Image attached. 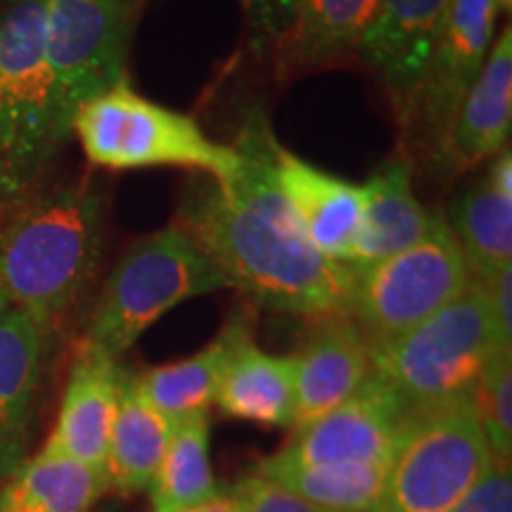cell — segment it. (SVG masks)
Segmentation results:
<instances>
[{
  "instance_id": "19",
  "label": "cell",
  "mask_w": 512,
  "mask_h": 512,
  "mask_svg": "<svg viewBox=\"0 0 512 512\" xmlns=\"http://www.w3.org/2000/svg\"><path fill=\"white\" fill-rule=\"evenodd\" d=\"M171 432L174 422L140 394L133 373L121 368L117 413H114L110 446L102 467L107 489L128 496L150 489L169 448Z\"/></svg>"
},
{
  "instance_id": "30",
  "label": "cell",
  "mask_w": 512,
  "mask_h": 512,
  "mask_svg": "<svg viewBox=\"0 0 512 512\" xmlns=\"http://www.w3.org/2000/svg\"><path fill=\"white\" fill-rule=\"evenodd\" d=\"M448 512H512L510 465L496 460L494 467Z\"/></svg>"
},
{
  "instance_id": "2",
  "label": "cell",
  "mask_w": 512,
  "mask_h": 512,
  "mask_svg": "<svg viewBox=\"0 0 512 512\" xmlns=\"http://www.w3.org/2000/svg\"><path fill=\"white\" fill-rule=\"evenodd\" d=\"M102 240L105 204L88 185L57 188L24 207L0 233V283L10 309L48 332L91 287Z\"/></svg>"
},
{
  "instance_id": "20",
  "label": "cell",
  "mask_w": 512,
  "mask_h": 512,
  "mask_svg": "<svg viewBox=\"0 0 512 512\" xmlns=\"http://www.w3.org/2000/svg\"><path fill=\"white\" fill-rule=\"evenodd\" d=\"M249 335H252V328H249L247 316L235 313L219 335L197 354L133 375L140 394L171 422L209 413L230 356Z\"/></svg>"
},
{
  "instance_id": "33",
  "label": "cell",
  "mask_w": 512,
  "mask_h": 512,
  "mask_svg": "<svg viewBox=\"0 0 512 512\" xmlns=\"http://www.w3.org/2000/svg\"><path fill=\"white\" fill-rule=\"evenodd\" d=\"M181 512H242V503L235 491H230V494H221L219 491V494L209 498V501L192 505V508L181 510Z\"/></svg>"
},
{
  "instance_id": "5",
  "label": "cell",
  "mask_w": 512,
  "mask_h": 512,
  "mask_svg": "<svg viewBox=\"0 0 512 512\" xmlns=\"http://www.w3.org/2000/svg\"><path fill=\"white\" fill-rule=\"evenodd\" d=\"M72 133L88 162L110 171L176 166L226 183L242 166L235 147L211 140L188 114L136 93L128 79L83 102L72 117Z\"/></svg>"
},
{
  "instance_id": "8",
  "label": "cell",
  "mask_w": 512,
  "mask_h": 512,
  "mask_svg": "<svg viewBox=\"0 0 512 512\" xmlns=\"http://www.w3.org/2000/svg\"><path fill=\"white\" fill-rule=\"evenodd\" d=\"M354 273L349 318L380 347L434 316L470 285L465 256L441 214L420 242Z\"/></svg>"
},
{
  "instance_id": "11",
  "label": "cell",
  "mask_w": 512,
  "mask_h": 512,
  "mask_svg": "<svg viewBox=\"0 0 512 512\" xmlns=\"http://www.w3.org/2000/svg\"><path fill=\"white\" fill-rule=\"evenodd\" d=\"M411 415L377 377L323 418L294 432L278 453L261 460L278 467H316L339 463H389Z\"/></svg>"
},
{
  "instance_id": "22",
  "label": "cell",
  "mask_w": 512,
  "mask_h": 512,
  "mask_svg": "<svg viewBox=\"0 0 512 512\" xmlns=\"http://www.w3.org/2000/svg\"><path fill=\"white\" fill-rule=\"evenodd\" d=\"M105 491L98 467L41 451L5 479L0 512H88Z\"/></svg>"
},
{
  "instance_id": "18",
  "label": "cell",
  "mask_w": 512,
  "mask_h": 512,
  "mask_svg": "<svg viewBox=\"0 0 512 512\" xmlns=\"http://www.w3.org/2000/svg\"><path fill=\"white\" fill-rule=\"evenodd\" d=\"M432 221L434 214L422 207L413 192L411 166L401 159L384 162L363 183L361 223L347 268L361 271L413 247L425 238Z\"/></svg>"
},
{
  "instance_id": "4",
  "label": "cell",
  "mask_w": 512,
  "mask_h": 512,
  "mask_svg": "<svg viewBox=\"0 0 512 512\" xmlns=\"http://www.w3.org/2000/svg\"><path fill=\"white\" fill-rule=\"evenodd\" d=\"M230 283L181 228L166 226L126 249L107 275L83 347L119 361L178 304Z\"/></svg>"
},
{
  "instance_id": "16",
  "label": "cell",
  "mask_w": 512,
  "mask_h": 512,
  "mask_svg": "<svg viewBox=\"0 0 512 512\" xmlns=\"http://www.w3.org/2000/svg\"><path fill=\"white\" fill-rule=\"evenodd\" d=\"M512 128V31L491 43L477 81L460 105L441 169H470L505 150Z\"/></svg>"
},
{
  "instance_id": "31",
  "label": "cell",
  "mask_w": 512,
  "mask_h": 512,
  "mask_svg": "<svg viewBox=\"0 0 512 512\" xmlns=\"http://www.w3.org/2000/svg\"><path fill=\"white\" fill-rule=\"evenodd\" d=\"M479 283L484 285L486 299H489L498 342L503 349L512 351V266L494 273L491 278L479 280Z\"/></svg>"
},
{
  "instance_id": "26",
  "label": "cell",
  "mask_w": 512,
  "mask_h": 512,
  "mask_svg": "<svg viewBox=\"0 0 512 512\" xmlns=\"http://www.w3.org/2000/svg\"><path fill=\"white\" fill-rule=\"evenodd\" d=\"M389 463H339L316 467L256 465V475L292 491L325 512H375Z\"/></svg>"
},
{
  "instance_id": "29",
  "label": "cell",
  "mask_w": 512,
  "mask_h": 512,
  "mask_svg": "<svg viewBox=\"0 0 512 512\" xmlns=\"http://www.w3.org/2000/svg\"><path fill=\"white\" fill-rule=\"evenodd\" d=\"M233 491L240 498L242 512H325L256 472L242 479Z\"/></svg>"
},
{
  "instance_id": "23",
  "label": "cell",
  "mask_w": 512,
  "mask_h": 512,
  "mask_svg": "<svg viewBox=\"0 0 512 512\" xmlns=\"http://www.w3.org/2000/svg\"><path fill=\"white\" fill-rule=\"evenodd\" d=\"M377 0H294L283 50L294 64L320 67L358 53Z\"/></svg>"
},
{
  "instance_id": "21",
  "label": "cell",
  "mask_w": 512,
  "mask_h": 512,
  "mask_svg": "<svg viewBox=\"0 0 512 512\" xmlns=\"http://www.w3.org/2000/svg\"><path fill=\"white\" fill-rule=\"evenodd\" d=\"M294 373V356L268 354L249 335L230 356L214 403L228 418L292 430Z\"/></svg>"
},
{
  "instance_id": "28",
  "label": "cell",
  "mask_w": 512,
  "mask_h": 512,
  "mask_svg": "<svg viewBox=\"0 0 512 512\" xmlns=\"http://www.w3.org/2000/svg\"><path fill=\"white\" fill-rule=\"evenodd\" d=\"M249 27V36L256 48H283L290 34L294 0H240Z\"/></svg>"
},
{
  "instance_id": "25",
  "label": "cell",
  "mask_w": 512,
  "mask_h": 512,
  "mask_svg": "<svg viewBox=\"0 0 512 512\" xmlns=\"http://www.w3.org/2000/svg\"><path fill=\"white\" fill-rule=\"evenodd\" d=\"M209 413L174 422L169 448L150 484L152 512H181L219 494L211 470Z\"/></svg>"
},
{
  "instance_id": "12",
  "label": "cell",
  "mask_w": 512,
  "mask_h": 512,
  "mask_svg": "<svg viewBox=\"0 0 512 512\" xmlns=\"http://www.w3.org/2000/svg\"><path fill=\"white\" fill-rule=\"evenodd\" d=\"M451 0H377L358 53L392 95L396 117L411 128L418 93Z\"/></svg>"
},
{
  "instance_id": "6",
  "label": "cell",
  "mask_w": 512,
  "mask_h": 512,
  "mask_svg": "<svg viewBox=\"0 0 512 512\" xmlns=\"http://www.w3.org/2000/svg\"><path fill=\"white\" fill-rule=\"evenodd\" d=\"M67 136L46 60V0L0 3V200L41 176Z\"/></svg>"
},
{
  "instance_id": "24",
  "label": "cell",
  "mask_w": 512,
  "mask_h": 512,
  "mask_svg": "<svg viewBox=\"0 0 512 512\" xmlns=\"http://www.w3.org/2000/svg\"><path fill=\"white\" fill-rule=\"evenodd\" d=\"M446 223L472 278L486 280L512 266V197L501 195L486 176L453 200Z\"/></svg>"
},
{
  "instance_id": "15",
  "label": "cell",
  "mask_w": 512,
  "mask_h": 512,
  "mask_svg": "<svg viewBox=\"0 0 512 512\" xmlns=\"http://www.w3.org/2000/svg\"><path fill=\"white\" fill-rule=\"evenodd\" d=\"M119 375V361L81 347L43 453L72 458L98 470L105 467L112 422L117 413Z\"/></svg>"
},
{
  "instance_id": "32",
  "label": "cell",
  "mask_w": 512,
  "mask_h": 512,
  "mask_svg": "<svg viewBox=\"0 0 512 512\" xmlns=\"http://www.w3.org/2000/svg\"><path fill=\"white\" fill-rule=\"evenodd\" d=\"M486 178L494 188L501 192L505 197H512V155H510V147L498 152L491 162L489 171H486Z\"/></svg>"
},
{
  "instance_id": "9",
  "label": "cell",
  "mask_w": 512,
  "mask_h": 512,
  "mask_svg": "<svg viewBox=\"0 0 512 512\" xmlns=\"http://www.w3.org/2000/svg\"><path fill=\"white\" fill-rule=\"evenodd\" d=\"M143 0H46V60L64 136L83 102L126 79L133 22Z\"/></svg>"
},
{
  "instance_id": "1",
  "label": "cell",
  "mask_w": 512,
  "mask_h": 512,
  "mask_svg": "<svg viewBox=\"0 0 512 512\" xmlns=\"http://www.w3.org/2000/svg\"><path fill=\"white\" fill-rule=\"evenodd\" d=\"M268 121L245 124L238 176L197 185L176 226L226 275L230 287L264 309L313 320L349 316L354 273L306 238L273 176Z\"/></svg>"
},
{
  "instance_id": "7",
  "label": "cell",
  "mask_w": 512,
  "mask_h": 512,
  "mask_svg": "<svg viewBox=\"0 0 512 512\" xmlns=\"http://www.w3.org/2000/svg\"><path fill=\"white\" fill-rule=\"evenodd\" d=\"M494 463L472 399L413 415L375 512H448Z\"/></svg>"
},
{
  "instance_id": "34",
  "label": "cell",
  "mask_w": 512,
  "mask_h": 512,
  "mask_svg": "<svg viewBox=\"0 0 512 512\" xmlns=\"http://www.w3.org/2000/svg\"><path fill=\"white\" fill-rule=\"evenodd\" d=\"M494 5H496L498 15H510V10H512V0H494Z\"/></svg>"
},
{
  "instance_id": "17",
  "label": "cell",
  "mask_w": 512,
  "mask_h": 512,
  "mask_svg": "<svg viewBox=\"0 0 512 512\" xmlns=\"http://www.w3.org/2000/svg\"><path fill=\"white\" fill-rule=\"evenodd\" d=\"M46 332L27 313L0 316V479H8L27 453L43 366Z\"/></svg>"
},
{
  "instance_id": "35",
  "label": "cell",
  "mask_w": 512,
  "mask_h": 512,
  "mask_svg": "<svg viewBox=\"0 0 512 512\" xmlns=\"http://www.w3.org/2000/svg\"><path fill=\"white\" fill-rule=\"evenodd\" d=\"M10 309V302H8V294L3 290V283H0V316H3L5 311Z\"/></svg>"
},
{
  "instance_id": "3",
  "label": "cell",
  "mask_w": 512,
  "mask_h": 512,
  "mask_svg": "<svg viewBox=\"0 0 512 512\" xmlns=\"http://www.w3.org/2000/svg\"><path fill=\"white\" fill-rule=\"evenodd\" d=\"M498 351L484 285L472 278L453 302L392 342L370 347L373 375L403 411L418 415L472 399L479 377Z\"/></svg>"
},
{
  "instance_id": "27",
  "label": "cell",
  "mask_w": 512,
  "mask_h": 512,
  "mask_svg": "<svg viewBox=\"0 0 512 512\" xmlns=\"http://www.w3.org/2000/svg\"><path fill=\"white\" fill-rule=\"evenodd\" d=\"M479 425L498 463L512 460V351H498L472 392Z\"/></svg>"
},
{
  "instance_id": "10",
  "label": "cell",
  "mask_w": 512,
  "mask_h": 512,
  "mask_svg": "<svg viewBox=\"0 0 512 512\" xmlns=\"http://www.w3.org/2000/svg\"><path fill=\"white\" fill-rule=\"evenodd\" d=\"M498 10L494 0H451L422 79L408 133L425 155L444 166L446 145L467 91L482 72L494 43Z\"/></svg>"
},
{
  "instance_id": "14",
  "label": "cell",
  "mask_w": 512,
  "mask_h": 512,
  "mask_svg": "<svg viewBox=\"0 0 512 512\" xmlns=\"http://www.w3.org/2000/svg\"><path fill=\"white\" fill-rule=\"evenodd\" d=\"M292 432L304 430L342 406L373 373L370 342L349 316L318 320V328L294 354Z\"/></svg>"
},
{
  "instance_id": "13",
  "label": "cell",
  "mask_w": 512,
  "mask_h": 512,
  "mask_svg": "<svg viewBox=\"0 0 512 512\" xmlns=\"http://www.w3.org/2000/svg\"><path fill=\"white\" fill-rule=\"evenodd\" d=\"M273 176L306 238L330 261L347 266L363 209V185L318 169L273 140Z\"/></svg>"
}]
</instances>
